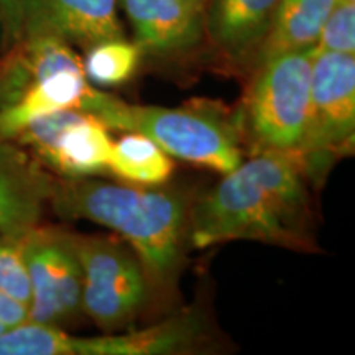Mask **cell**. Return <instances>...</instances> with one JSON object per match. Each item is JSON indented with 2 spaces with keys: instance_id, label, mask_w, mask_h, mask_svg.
Wrapping results in <instances>:
<instances>
[{
  "instance_id": "cell-14",
  "label": "cell",
  "mask_w": 355,
  "mask_h": 355,
  "mask_svg": "<svg viewBox=\"0 0 355 355\" xmlns=\"http://www.w3.org/2000/svg\"><path fill=\"white\" fill-rule=\"evenodd\" d=\"M40 17L73 46L123 37L117 0H30L28 17Z\"/></svg>"
},
{
  "instance_id": "cell-18",
  "label": "cell",
  "mask_w": 355,
  "mask_h": 355,
  "mask_svg": "<svg viewBox=\"0 0 355 355\" xmlns=\"http://www.w3.org/2000/svg\"><path fill=\"white\" fill-rule=\"evenodd\" d=\"M21 239L0 242V291L28 308L32 286Z\"/></svg>"
},
{
  "instance_id": "cell-11",
  "label": "cell",
  "mask_w": 355,
  "mask_h": 355,
  "mask_svg": "<svg viewBox=\"0 0 355 355\" xmlns=\"http://www.w3.org/2000/svg\"><path fill=\"white\" fill-rule=\"evenodd\" d=\"M53 180L26 150L0 141V242L21 239L40 225Z\"/></svg>"
},
{
  "instance_id": "cell-8",
  "label": "cell",
  "mask_w": 355,
  "mask_h": 355,
  "mask_svg": "<svg viewBox=\"0 0 355 355\" xmlns=\"http://www.w3.org/2000/svg\"><path fill=\"white\" fill-rule=\"evenodd\" d=\"M355 55L314 51L311 74V119L303 168L319 176L324 166L354 150ZM308 178V180H309Z\"/></svg>"
},
{
  "instance_id": "cell-10",
  "label": "cell",
  "mask_w": 355,
  "mask_h": 355,
  "mask_svg": "<svg viewBox=\"0 0 355 355\" xmlns=\"http://www.w3.org/2000/svg\"><path fill=\"white\" fill-rule=\"evenodd\" d=\"M32 298L28 321L63 327L84 314L83 270L74 234L37 225L21 239Z\"/></svg>"
},
{
  "instance_id": "cell-16",
  "label": "cell",
  "mask_w": 355,
  "mask_h": 355,
  "mask_svg": "<svg viewBox=\"0 0 355 355\" xmlns=\"http://www.w3.org/2000/svg\"><path fill=\"white\" fill-rule=\"evenodd\" d=\"M109 171L128 184L162 186L175 171L170 155L140 132H125L114 141Z\"/></svg>"
},
{
  "instance_id": "cell-17",
  "label": "cell",
  "mask_w": 355,
  "mask_h": 355,
  "mask_svg": "<svg viewBox=\"0 0 355 355\" xmlns=\"http://www.w3.org/2000/svg\"><path fill=\"white\" fill-rule=\"evenodd\" d=\"M141 48L123 37L110 38L92 44L83 60L87 81L102 87L122 86L139 71Z\"/></svg>"
},
{
  "instance_id": "cell-20",
  "label": "cell",
  "mask_w": 355,
  "mask_h": 355,
  "mask_svg": "<svg viewBox=\"0 0 355 355\" xmlns=\"http://www.w3.org/2000/svg\"><path fill=\"white\" fill-rule=\"evenodd\" d=\"M30 0H0V48L6 51L24 37Z\"/></svg>"
},
{
  "instance_id": "cell-4",
  "label": "cell",
  "mask_w": 355,
  "mask_h": 355,
  "mask_svg": "<svg viewBox=\"0 0 355 355\" xmlns=\"http://www.w3.org/2000/svg\"><path fill=\"white\" fill-rule=\"evenodd\" d=\"M314 51L316 46L283 53L257 64L237 117L241 137L257 153L285 155L301 168L309 133Z\"/></svg>"
},
{
  "instance_id": "cell-5",
  "label": "cell",
  "mask_w": 355,
  "mask_h": 355,
  "mask_svg": "<svg viewBox=\"0 0 355 355\" xmlns=\"http://www.w3.org/2000/svg\"><path fill=\"white\" fill-rule=\"evenodd\" d=\"M202 309H186L165 321L125 334L78 337L63 327L26 321L6 332L8 355H181L194 354L209 340Z\"/></svg>"
},
{
  "instance_id": "cell-23",
  "label": "cell",
  "mask_w": 355,
  "mask_h": 355,
  "mask_svg": "<svg viewBox=\"0 0 355 355\" xmlns=\"http://www.w3.org/2000/svg\"><path fill=\"white\" fill-rule=\"evenodd\" d=\"M350 2H355V0H350Z\"/></svg>"
},
{
  "instance_id": "cell-2",
  "label": "cell",
  "mask_w": 355,
  "mask_h": 355,
  "mask_svg": "<svg viewBox=\"0 0 355 355\" xmlns=\"http://www.w3.org/2000/svg\"><path fill=\"white\" fill-rule=\"evenodd\" d=\"M51 209L114 230L139 257L150 298L175 300L189 243V206L181 193L87 178L53 180Z\"/></svg>"
},
{
  "instance_id": "cell-6",
  "label": "cell",
  "mask_w": 355,
  "mask_h": 355,
  "mask_svg": "<svg viewBox=\"0 0 355 355\" xmlns=\"http://www.w3.org/2000/svg\"><path fill=\"white\" fill-rule=\"evenodd\" d=\"M83 270V311L105 332L130 327L148 303V283L139 257L121 237L78 235Z\"/></svg>"
},
{
  "instance_id": "cell-3",
  "label": "cell",
  "mask_w": 355,
  "mask_h": 355,
  "mask_svg": "<svg viewBox=\"0 0 355 355\" xmlns=\"http://www.w3.org/2000/svg\"><path fill=\"white\" fill-rule=\"evenodd\" d=\"M66 109L94 114L110 130L130 132V104L97 91L81 56L40 17L0 56V141H13L43 115Z\"/></svg>"
},
{
  "instance_id": "cell-9",
  "label": "cell",
  "mask_w": 355,
  "mask_h": 355,
  "mask_svg": "<svg viewBox=\"0 0 355 355\" xmlns=\"http://www.w3.org/2000/svg\"><path fill=\"white\" fill-rule=\"evenodd\" d=\"M58 178H87L109 171L114 140L94 114L66 109L43 115L13 139Z\"/></svg>"
},
{
  "instance_id": "cell-21",
  "label": "cell",
  "mask_w": 355,
  "mask_h": 355,
  "mask_svg": "<svg viewBox=\"0 0 355 355\" xmlns=\"http://www.w3.org/2000/svg\"><path fill=\"white\" fill-rule=\"evenodd\" d=\"M28 321V308L0 291V332Z\"/></svg>"
},
{
  "instance_id": "cell-13",
  "label": "cell",
  "mask_w": 355,
  "mask_h": 355,
  "mask_svg": "<svg viewBox=\"0 0 355 355\" xmlns=\"http://www.w3.org/2000/svg\"><path fill=\"white\" fill-rule=\"evenodd\" d=\"M135 43L157 56L183 55L204 37L202 13L184 0H121Z\"/></svg>"
},
{
  "instance_id": "cell-12",
  "label": "cell",
  "mask_w": 355,
  "mask_h": 355,
  "mask_svg": "<svg viewBox=\"0 0 355 355\" xmlns=\"http://www.w3.org/2000/svg\"><path fill=\"white\" fill-rule=\"evenodd\" d=\"M282 0H207L204 37L234 69L250 73Z\"/></svg>"
},
{
  "instance_id": "cell-15",
  "label": "cell",
  "mask_w": 355,
  "mask_h": 355,
  "mask_svg": "<svg viewBox=\"0 0 355 355\" xmlns=\"http://www.w3.org/2000/svg\"><path fill=\"white\" fill-rule=\"evenodd\" d=\"M336 2L337 0H282L257 53L254 68L268 58L316 46L324 21Z\"/></svg>"
},
{
  "instance_id": "cell-7",
  "label": "cell",
  "mask_w": 355,
  "mask_h": 355,
  "mask_svg": "<svg viewBox=\"0 0 355 355\" xmlns=\"http://www.w3.org/2000/svg\"><path fill=\"white\" fill-rule=\"evenodd\" d=\"M130 132L144 133L170 157L220 175L243 159L237 119H225L204 104L178 109L130 105Z\"/></svg>"
},
{
  "instance_id": "cell-19",
  "label": "cell",
  "mask_w": 355,
  "mask_h": 355,
  "mask_svg": "<svg viewBox=\"0 0 355 355\" xmlns=\"http://www.w3.org/2000/svg\"><path fill=\"white\" fill-rule=\"evenodd\" d=\"M318 50L355 55V2L337 0L319 35Z\"/></svg>"
},
{
  "instance_id": "cell-22",
  "label": "cell",
  "mask_w": 355,
  "mask_h": 355,
  "mask_svg": "<svg viewBox=\"0 0 355 355\" xmlns=\"http://www.w3.org/2000/svg\"><path fill=\"white\" fill-rule=\"evenodd\" d=\"M186 3H189L191 7L193 8H196V10H199V12H204V7H206V2L207 0H184Z\"/></svg>"
},
{
  "instance_id": "cell-1",
  "label": "cell",
  "mask_w": 355,
  "mask_h": 355,
  "mask_svg": "<svg viewBox=\"0 0 355 355\" xmlns=\"http://www.w3.org/2000/svg\"><path fill=\"white\" fill-rule=\"evenodd\" d=\"M308 176L285 155L255 153L189 206V243L207 248L255 241L321 252L314 237Z\"/></svg>"
}]
</instances>
